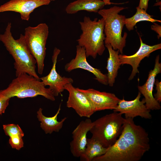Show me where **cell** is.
Here are the masks:
<instances>
[{"label": "cell", "mask_w": 161, "mask_h": 161, "mask_svg": "<svg viewBox=\"0 0 161 161\" xmlns=\"http://www.w3.org/2000/svg\"><path fill=\"white\" fill-rule=\"evenodd\" d=\"M133 118H125L122 131L103 155L92 161H139L150 148L149 135Z\"/></svg>", "instance_id": "cell-1"}, {"label": "cell", "mask_w": 161, "mask_h": 161, "mask_svg": "<svg viewBox=\"0 0 161 161\" xmlns=\"http://www.w3.org/2000/svg\"><path fill=\"white\" fill-rule=\"evenodd\" d=\"M11 26V23L8 22L4 33L0 34V41L14 60L16 77L27 73L40 79L36 70V61L27 47L24 35L21 34L18 39H15Z\"/></svg>", "instance_id": "cell-2"}, {"label": "cell", "mask_w": 161, "mask_h": 161, "mask_svg": "<svg viewBox=\"0 0 161 161\" xmlns=\"http://www.w3.org/2000/svg\"><path fill=\"white\" fill-rule=\"evenodd\" d=\"M79 24L82 33L77 41L78 45L84 48L86 57L91 56L95 59L97 55H102L106 47L103 18H95L92 20L85 16Z\"/></svg>", "instance_id": "cell-3"}, {"label": "cell", "mask_w": 161, "mask_h": 161, "mask_svg": "<svg viewBox=\"0 0 161 161\" xmlns=\"http://www.w3.org/2000/svg\"><path fill=\"white\" fill-rule=\"evenodd\" d=\"M43 96L52 101L55 96L49 88H47L40 79L27 73L21 74L14 79L5 89L0 91V96L10 98L32 97Z\"/></svg>", "instance_id": "cell-4"}, {"label": "cell", "mask_w": 161, "mask_h": 161, "mask_svg": "<svg viewBox=\"0 0 161 161\" xmlns=\"http://www.w3.org/2000/svg\"><path fill=\"white\" fill-rule=\"evenodd\" d=\"M126 8L115 6L108 9L103 8L97 12L104 20L105 44H110L113 49L118 50L121 54L126 45L127 34L125 32L122 36L126 18L118 13Z\"/></svg>", "instance_id": "cell-5"}, {"label": "cell", "mask_w": 161, "mask_h": 161, "mask_svg": "<svg viewBox=\"0 0 161 161\" xmlns=\"http://www.w3.org/2000/svg\"><path fill=\"white\" fill-rule=\"evenodd\" d=\"M120 113L114 112L93 122L89 131L92 138L108 148L112 145L120 134L125 118Z\"/></svg>", "instance_id": "cell-6"}, {"label": "cell", "mask_w": 161, "mask_h": 161, "mask_svg": "<svg viewBox=\"0 0 161 161\" xmlns=\"http://www.w3.org/2000/svg\"><path fill=\"white\" fill-rule=\"evenodd\" d=\"M49 33V27L45 23L34 27H28L24 30L26 45L36 61L38 72L40 75L42 74L44 69L46 45Z\"/></svg>", "instance_id": "cell-7"}, {"label": "cell", "mask_w": 161, "mask_h": 161, "mask_svg": "<svg viewBox=\"0 0 161 161\" xmlns=\"http://www.w3.org/2000/svg\"><path fill=\"white\" fill-rule=\"evenodd\" d=\"M64 89L69 92L66 102V107L74 109L80 117L90 118L95 112L86 96L78 90L71 83L66 84Z\"/></svg>", "instance_id": "cell-8"}, {"label": "cell", "mask_w": 161, "mask_h": 161, "mask_svg": "<svg viewBox=\"0 0 161 161\" xmlns=\"http://www.w3.org/2000/svg\"><path fill=\"white\" fill-rule=\"evenodd\" d=\"M141 93L139 92L136 97L133 100H126L124 97L120 99L116 108L113 112L124 114L125 118L134 119L137 116L146 119H151L152 115L145 105L144 98L141 101Z\"/></svg>", "instance_id": "cell-9"}, {"label": "cell", "mask_w": 161, "mask_h": 161, "mask_svg": "<svg viewBox=\"0 0 161 161\" xmlns=\"http://www.w3.org/2000/svg\"><path fill=\"white\" fill-rule=\"evenodd\" d=\"M77 88L88 98L95 112L105 110H113L116 108L120 100L112 93L101 92L93 89Z\"/></svg>", "instance_id": "cell-10"}, {"label": "cell", "mask_w": 161, "mask_h": 161, "mask_svg": "<svg viewBox=\"0 0 161 161\" xmlns=\"http://www.w3.org/2000/svg\"><path fill=\"white\" fill-rule=\"evenodd\" d=\"M61 50L55 47L54 49L52 60V67L49 74L47 75L40 78V79L44 85L48 86L54 95L57 96L65 90V86L69 83H72L73 80L71 78L62 77L56 71V66L58 56Z\"/></svg>", "instance_id": "cell-11"}, {"label": "cell", "mask_w": 161, "mask_h": 161, "mask_svg": "<svg viewBox=\"0 0 161 161\" xmlns=\"http://www.w3.org/2000/svg\"><path fill=\"white\" fill-rule=\"evenodd\" d=\"M76 49L75 57L66 64L64 66L65 70L70 72L77 69L85 70L92 73L95 77V79L100 83L105 85H108L107 75L103 74L100 69L93 67L88 63L84 48L77 45Z\"/></svg>", "instance_id": "cell-12"}, {"label": "cell", "mask_w": 161, "mask_h": 161, "mask_svg": "<svg viewBox=\"0 0 161 161\" xmlns=\"http://www.w3.org/2000/svg\"><path fill=\"white\" fill-rule=\"evenodd\" d=\"M50 0H10L0 6V13L13 11L19 13L22 20L28 21L36 8L47 5Z\"/></svg>", "instance_id": "cell-13"}, {"label": "cell", "mask_w": 161, "mask_h": 161, "mask_svg": "<svg viewBox=\"0 0 161 161\" xmlns=\"http://www.w3.org/2000/svg\"><path fill=\"white\" fill-rule=\"evenodd\" d=\"M159 60L160 56L158 55L155 59L154 67L149 71L146 82L143 85L138 86L139 92L144 97L146 106L150 111L159 110L161 108L160 103L153 94L156 77L161 72V63Z\"/></svg>", "instance_id": "cell-14"}, {"label": "cell", "mask_w": 161, "mask_h": 161, "mask_svg": "<svg viewBox=\"0 0 161 161\" xmlns=\"http://www.w3.org/2000/svg\"><path fill=\"white\" fill-rule=\"evenodd\" d=\"M140 46L137 51L134 54L127 55L119 54V58L121 65L127 64L132 67V71L128 80L133 79L137 73H139L138 67L141 61L146 57H148L152 52L161 48V44L153 46L147 45L144 43L140 36Z\"/></svg>", "instance_id": "cell-15"}, {"label": "cell", "mask_w": 161, "mask_h": 161, "mask_svg": "<svg viewBox=\"0 0 161 161\" xmlns=\"http://www.w3.org/2000/svg\"><path fill=\"white\" fill-rule=\"evenodd\" d=\"M92 125L91 120L87 118L80 121L72 132V140L70 143V149L75 157L79 158L84 151L87 143V135Z\"/></svg>", "instance_id": "cell-16"}, {"label": "cell", "mask_w": 161, "mask_h": 161, "mask_svg": "<svg viewBox=\"0 0 161 161\" xmlns=\"http://www.w3.org/2000/svg\"><path fill=\"white\" fill-rule=\"evenodd\" d=\"M106 5L102 0H76L69 3L65 8L68 14H74L85 10L97 13Z\"/></svg>", "instance_id": "cell-17"}, {"label": "cell", "mask_w": 161, "mask_h": 161, "mask_svg": "<svg viewBox=\"0 0 161 161\" xmlns=\"http://www.w3.org/2000/svg\"><path fill=\"white\" fill-rule=\"evenodd\" d=\"M61 104L58 109L53 116L47 117L44 116L42 113L43 109L40 108L37 112V117L41 122L40 127L46 134H51L53 132H58L62 128L64 123L67 119L65 117L60 121L57 120L58 115L61 110Z\"/></svg>", "instance_id": "cell-18"}, {"label": "cell", "mask_w": 161, "mask_h": 161, "mask_svg": "<svg viewBox=\"0 0 161 161\" xmlns=\"http://www.w3.org/2000/svg\"><path fill=\"white\" fill-rule=\"evenodd\" d=\"M109 52V57L107 61L106 69L108 72L107 75L108 85L112 86L115 83L117 76L118 71L121 64L119 58V51L114 50L109 44H105Z\"/></svg>", "instance_id": "cell-19"}, {"label": "cell", "mask_w": 161, "mask_h": 161, "mask_svg": "<svg viewBox=\"0 0 161 161\" xmlns=\"http://www.w3.org/2000/svg\"><path fill=\"white\" fill-rule=\"evenodd\" d=\"M107 149L95 139L87 138L86 148L79 158L81 161H92L95 158L104 154Z\"/></svg>", "instance_id": "cell-20"}, {"label": "cell", "mask_w": 161, "mask_h": 161, "mask_svg": "<svg viewBox=\"0 0 161 161\" xmlns=\"http://www.w3.org/2000/svg\"><path fill=\"white\" fill-rule=\"evenodd\" d=\"M3 129L6 135L10 137L9 142L13 148L19 150L23 147L24 133L18 125H4Z\"/></svg>", "instance_id": "cell-21"}, {"label": "cell", "mask_w": 161, "mask_h": 161, "mask_svg": "<svg viewBox=\"0 0 161 161\" xmlns=\"http://www.w3.org/2000/svg\"><path fill=\"white\" fill-rule=\"evenodd\" d=\"M137 11L132 17L126 18L125 21L126 27L127 30L130 31L134 29L136 24L139 22L147 21L154 23L156 22H161L160 20L152 18V16L148 14L144 9L136 7Z\"/></svg>", "instance_id": "cell-22"}, {"label": "cell", "mask_w": 161, "mask_h": 161, "mask_svg": "<svg viewBox=\"0 0 161 161\" xmlns=\"http://www.w3.org/2000/svg\"><path fill=\"white\" fill-rule=\"evenodd\" d=\"M154 85H156L157 92L154 95V96L156 100L160 103L161 102V82L156 79L155 80Z\"/></svg>", "instance_id": "cell-23"}, {"label": "cell", "mask_w": 161, "mask_h": 161, "mask_svg": "<svg viewBox=\"0 0 161 161\" xmlns=\"http://www.w3.org/2000/svg\"><path fill=\"white\" fill-rule=\"evenodd\" d=\"M10 98L0 96V114L4 113L8 106Z\"/></svg>", "instance_id": "cell-24"}, {"label": "cell", "mask_w": 161, "mask_h": 161, "mask_svg": "<svg viewBox=\"0 0 161 161\" xmlns=\"http://www.w3.org/2000/svg\"><path fill=\"white\" fill-rule=\"evenodd\" d=\"M151 29L154 31L158 34L157 38L159 39L161 37V26L156 23H154V24L151 26Z\"/></svg>", "instance_id": "cell-25"}, {"label": "cell", "mask_w": 161, "mask_h": 161, "mask_svg": "<svg viewBox=\"0 0 161 161\" xmlns=\"http://www.w3.org/2000/svg\"><path fill=\"white\" fill-rule=\"evenodd\" d=\"M149 0H140L138 8L147 10L148 6V2Z\"/></svg>", "instance_id": "cell-26"}, {"label": "cell", "mask_w": 161, "mask_h": 161, "mask_svg": "<svg viewBox=\"0 0 161 161\" xmlns=\"http://www.w3.org/2000/svg\"><path fill=\"white\" fill-rule=\"evenodd\" d=\"M104 1L106 5H110L111 4H116L114 3H113L110 2V0H102Z\"/></svg>", "instance_id": "cell-27"}, {"label": "cell", "mask_w": 161, "mask_h": 161, "mask_svg": "<svg viewBox=\"0 0 161 161\" xmlns=\"http://www.w3.org/2000/svg\"><path fill=\"white\" fill-rule=\"evenodd\" d=\"M55 0H50V1H55Z\"/></svg>", "instance_id": "cell-28"}]
</instances>
